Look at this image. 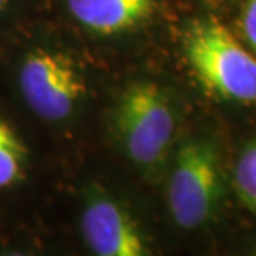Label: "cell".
<instances>
[{
    "mask_svg": "<svg viewBox=\"0 0 256 256\" xmlns=\"http://www.w3.org/2000/svg\"><path fill=\"white\" fill-rule=\"evenodd\" d=\"M184 52L195 78L212 94L236 102H256V56L214 17L192 22Z\"/></svg>",
    "mask_w": 256,
    "mask_h": 256,
    "instance_id": "cell-1",
    "label": "cell"
},
{
    "mask_svg": "<svg viewBox=\"0 0 256 256\" xmlns=\"http://www.w3.org/2000/svg\"><path fill=\"white\" fill-rule=\"evenodd\" d=\"M112 126L128 159L142 168H157L176 138L177 116L159 84L140 81L128 86L116 102Z\"/></svg>",
    "mask_w": 256,
    "mask_h": 256,
    "instance_id": "cell-2",
    "label": "cell"
},
{
    "mask_svg": "<svg viewBox=\"0 0 256 256\" xmlns=\"http://www.w3.org/2000/svg\"><path fill=\"white\" fill-rule=\"evenodd\" d=\"M223 176L218 147L210 139L194 138L178 147L167 182V205L184 230L205 226L220 208Z\"/></svg>",
    "mask_w": 256,
    "mask_h": 256,
    "instance_id": "cell-3",
    "label": "cell"
},
{
    "mask_svg": "<svg viewBox=\"0 0 256 256\" xmlns=\"http://www.w3.org/2000/svg\"><path fill=\"white\" fill-rule=\"evenodd\" d=\"M18 86L26 106L52 122L72 116L86 92L84 78L73 60L45 48H36L25 56Z\"/></svg>",
    "mask_w": 256,
    "mask_h": 256,
    "instance_id": "cell-4",
    "label": "cell"
},
{
    "mask_svg": "<svg viewBox=\"0 0 256 256\" xmlns=\"http://www.w3.org/2000/svg\"><path fill=\"white\" fill-rule=\"evenodd\" d=\"M81 232L92 256H150L134 216L101 190H92L86 197Z\"/></svg>",
    "mask_w": 256,
    "mask_h": 256,
    "instance_id": "cell-5",
    "label": "cell"
},
{
    "mask_svg": "<svg viewBox=\"0 0 256 256\" xmlns=\"http://www.w3.org/2000/svg\"><path fill=\"white\" fill-rule=\"evenodd\" d=\"M66 5L81 26L110 36L144 22L154 10L156 0H66Z\"/></svg>",
    "mask_w": 256,
    "mask_h": 256,
    "instance_id": "cell-6",
    "label": "cell"
},
{
    "mask_svg": "<svg viewBox=\"0 0 256 256\" xmlns=\"http://www.w3.org/2000/svg\"><path fill=\"white\" fill-rule=\"evenodd\" d=\"M28 150L15 129L0 118V190L14 187L25 177Z\"/></svg>",
    "mask_w": 256,
    "mask_h": 256,
    "instance_id": "cell-7",
    "label": "cell"
},
{
    "mask_svg": "<svg viewBox=\"0 0 256 256\" xmlns=\"http://www.w3.org/2000/svg\"><path fill=\"white\" fill-rule=\"evenodd\" d=\"M233 187L242 204L256 215V138L238 154L233 167Z\"/></svg>",
    "mask_w": 256,
    "mask_h": 256,
    "instance_id": "cell-8",
    "label": "cell"
},
{
    "mask_svg": "<svg viewBox=\"0 0 256 256\" xmlns=\"http://www.w3.org/2000/svg\"><path fill=\"white\" fill-rule=\"evenodd\" d=\"M242 32L256 56V0H244L242 8Z\"/></svg>",
    "mask_w": 256,
    "mask_h": 256,
    "instance_id": "cell-9",
    "label": "cell"
},
{
    "mask_svg": "<svg viewBox=\"0 0 256 256\" xmlns=\"http://www.w3.org/2000/svg\"><path fill=\"white\" fill-rule=\"evenodd\" d=\"M2 256H30V254H26V253H22V252H8V253H5Z\"/></svg>",
    "mask_w": 256,
    "mask_h": 256,
    "instance_id": "cell-10",
    "label": "cell"
},
{
    "mask_svg": "<svg viewBox=\"0 0 256 256\" xmlns=\"http://www.w3.org/2000/svg\"><path fill=\"white\" fill-rule=\"evenodd\" d=\"M10 4V0H0V14L4 12V8Z\"/></svg>",
    "mask_w": 256,
    "mask_h": 256,
    "instance_id": "cell-11",
    "label": "cell"
},
{
    "mask_svg": "<svg viewBox=\"0 0 256 256\" xmlns=\"http://www.w3.org/2000/svg\"><path fill=\"white\" fill-rule=\"evenodd\" d=\"M253 256H256V254H253Z\"/></svg>",
    "mask_w": 256,
    "mask_h": 256,
    "instance_id": "cell-12",
    "label": "cell"
}]
</instances>
